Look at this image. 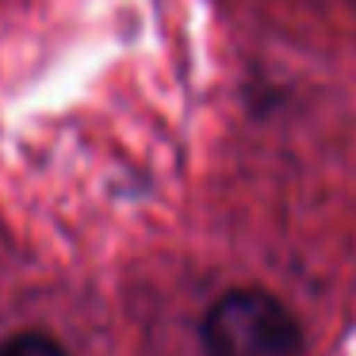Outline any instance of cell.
I'll use <instances>...</instances> for the list:
<instances>
[{
    "mask_svg": "<svg viewBox=\"0 0 356 356\" xmlns=\"http://www.w3.org/2000/svg\"><path fill=\"white\" fill-rule=\"evenodd\" d=\"M203 356H302V325L276 295L234 287L200 322Z\"/></svg>",
    "mask_w": 356,
    "mask_h": 356,
    "instance_id": "obj_1",
    "label": "cell"
},
{
    "mask_svg": "<svg viewBox=\"0 0 356 356\" xmlns=\"http://www.w3.org/2000/svg\"><path fill=\"white\" fill-rule=\"evenodd\" d=\"M0 356H70V348L58 337H50V333L24 330V333H12V337L0 341Z\"/></svg>",
    "mask_w": 356,
    "mask_h": 356,
    "instance_id": "obj_2",
    "label": "cell"
}]
</instances>
